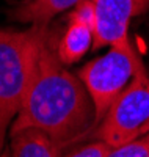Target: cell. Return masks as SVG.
I'll list each match as a JSON object with an SVG mask.
<instances>
[{
	"label": "cell",
	"mask_w": 149,
	"mask_h": 157,
	"mask_svg": "<svg viewBox=\"0 0 149 157\" xmlns=\"http://www.w3.org/2000/svg\"><path fill=\"white\" fill-rule=\"evenodd\" d=\"M96 8L93 47L110 46L135 60H141L129 39V25L133 16L146 8L147 0H93Z\"/></svg>",
	"instance_id": "5"
},
{
	"label": "cell",
	"mask_w": 149,
	"mask_h": 157,
	"mask_svg": "<svg viewBox=\"0 0 149 157\" xmlns=\"http://www.w3.org/2000/svg\"><path fill=\"white\" fill-rule=\"evenodd\" d=\"M69 21L85 24L90 29L94 30V25H96V8H94V2L93 0H80L74 6L72 13L69 14Z\"/></svg>",
	"instance_id": "10"
},
{
	"label": "cell",
	"mask_w": 149,
	"mask_h": 157,
	"mask_svg": "<svg viewBox=\"0 0 149 157\" xmlns=\"http://www.w3.org/2000/svg\"><path fill=\"white\" fill-rule=\"evenodd\" d=\"M107 157H149V130L143 137L112 148Z\"/></svg>",
	"instance_id": "9"
},
{
	"label": "cell",
	"mask_w": 149,
	"mask_h": 157,
	"mask_svg": "<svg viewBox=\"0 0 149 157\" xmlns=\"http://www.w3.org/2000/svg\"><path fill=\"white\" fill-rule=\"evenodd\" d=\"M149 130V75H133L102 121L86 135L121 146ZM85 137V138H86Z\"/></svg>",
	"instance_id": "3"
},
{
	"label": "cell",
	"mask_w": 149,
	"mask_h": 157,
	"mask_svg": "<svg viewBox=\"0 0 149 157\" xmlns=\"http://www.w3.org/2000/svg\"><path fill=\"white\" fill-rule=\"evenodd\" d=\"M11 157H61L64 143L36 127L11 134Z\"/></svg>",
	"instance_id": "6"
},
{
	"label": "cell",
	"mask_w": 149,
	"mask_h": 157,
	"mask_svg": "<svg viewBox=\"0 0 149 157\" xmlns=\"http://www.w3.org/2000/svg\"><path fill=\"white\" fill-rule=\"evenodd\" d=\"M80 0H27L13 13V17L32 25H49L60 13L74 8Z\"/></svg>",
	"instance_id": "7"
},
{
	"label": "cell",
	"mask_w": 149,
	"mask_h": 157,
	"mask_svg": "<svg viewBox=\"0 0 149 157\" xmlns=\"http://www.w3.org/2000/svg\"><path fill=\"white\" fill-rule=\"evenodd\" d=\"M47 32L49 25H30L24 32L0 29V152L19 112L38 46Z\"/></svg>",
	"instance_id": "2"
},
{
	"label": "cell",
	"mask_w": 149,
	"mask_h": 157,
	"mask_svg": "<svg viewBox=\"0 0 149 157\" xmlns=\"http://www.w3.org/2000/svg\"><path fill=\"white\" fill-rule=\"evenodd\" d=\"M112 148L113 146H110L108 143H105L102 140H94L91 143L83 145L82 148L72 151L66 157H107V154L112 151Z\"/></svg>",
	"instance_id": "11"
},
{
	"label": "cell",
	"mask_w": 149,
	"mask_h": 157,
	"mask_svg": "<svg viewBox=\"0 0 149 157\" xmlns=\"http://www.w3.org/2000/svg\"><path fill=\"white\" fill-rule=\"evenodd\" d=\"M0 157H11V148H5L0 152Z\"/></svg>",
	"instance_id": "12"
},
{
	"label": "cell",
	"mask_w": 149,
	"mask_h": 157,
	"mask_svg": "<svg viewBox=\"0 0 149 157\" xmlns=\"http://www.w3.org/2000/svg\"><path fill=\"white\" fill-rule=\"evenodd\" d=\"M133 75H147L143 61L113 47L78 71V78L83 82L94 105V127L102 121Z\"/></svg>",
	"instance_id": "4"
},
{
	"label": "cell",
	"mask_w": 149,
	"mask_h": 157,
	"mask_svg": "<svg viewBox=\"0 0 149 157\" xmlns=\"http://www.w3.org/2000/svg\"><path fill=\"white\" fill-rule=\"evenodd\" d=\"M57 46L47 32L35 54L10 134L36 127L69 146L83 140L94 127V105L83 82L63 68Z\"/></svg>",
	"instance_id": "1"
},
{
	"label": "cell",
	"mask_w": 149,
	"mask_h": 157,
	"mask_svg": "<svg viewBox=\"0 0 149 157\" xmlns=\"http://www.w3.org/2000/svg\"><path fill=\"white\" fill-rule=\"evenodd\" d=\"M94 41V30L80 22H69L61 41L57 46L58 58L63 64H72L82 58Z\"/></svg>",
	"instance_id": "8"
}]
</instances>
